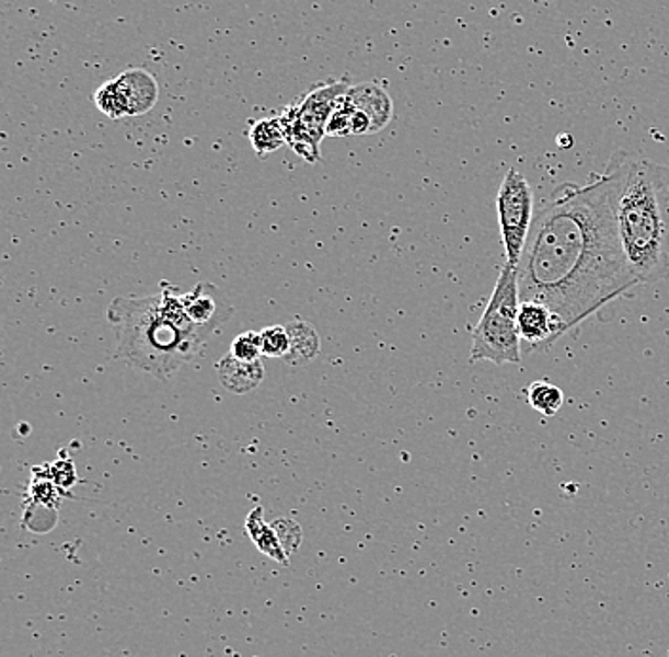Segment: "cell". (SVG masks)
Masks as SVG:
<instances>
[{
	"instance_id": "cell-1",
	"label": "cell",
	"mask_w": 669,
	"mask_h": 657,
	"mask_svg": "<svg viewBox=\"0 0 669 657\" xmlns=\"http://www.w3.org/2000/svg\"><path fill=\"white\" fill-rule=\"evenodd\" d=\"M518 279L519 299L544 304L560 338L639 286L622 251L604 175L555 191L534 217Z\"/></svg>"
},
{
	"instance_id": "cell-2",
	"label": "cell",
	"mask_w": 669,
	"mask_h": 657,
	"mask_svg": "<svg viewBox=\"0 0 669 657\" xmlns=\"http://www.w3.org/2000/svg\"><path fill=\"white\" fill-rule=\"evenodd\" d=\"M627 265L639 284L669 279V168L619 152L604 170Z\"/></svg>"
},
{
	"instance_id": "cell-3",
	"label": "cell",
	"mask_w": 669,
	"mask_h": 657,
	"mask_svg": "<svg viewBox=\"0 0 669 657\" xmlns=\"http://www.w3.org/2000/svg\"><path fill=\"white\" fill-rule=\"evenodd\" d=\"M124 361L159 379H172L200 354L211 333L191 322L183 293L164 284L154 297H116L107 308Z\"/></svg>"
},
{
	"instance_id": "cell-4",
	"label": "cell",
	"mask_w": 669,
	"mask_h": 657,
	"mask_svg": "<svg viewBox=\"0 0 669 657\" xmlns=\"http://www.w3.org/2000/svg\"><path fill=\"white\" fill-rule=\"evenodd\" d=\"M519 279L518 266L506 263L491 295L482 320L472 336L470 361H491L495 365L521 364V335H519Z\"/></svg>"
},
{
	"instance_id": "cell-5",
	"label": "cell",
	"mask_w": 669,
	"mask_h": 657,
	"mask_svg": "<svg viewBox=\"0 0 669 657\" xmlns=\"http://www.w3.org/2000/svg\"><path fill=\"white\" fill-rule=\"evenodd\" d=\"M348 88L350 84L346 80L318 84L302 97L301 103L286 108L280 116L289 147L309 164H316L322 158L320 143L327 136V122Z\"/></svg>"
},
{
	"instance_id": "cell-6",
	"label": "cell",
	"mask_w": 669,
	"mask_h": 657,
	"mask_svg": "<svg viewBox=\"0 0 669 657\" xmlns=\"http://www.w3.org/2000/svg\"><path fill=\"white\" fill-rule=\"evenodd\" d=\"M497 214L506 263L518 266L533 229L534 201L526 175L516 168L508 170L498 188Z\"/></svg>"
},
{
	"instance_id": "cell-7",
	"label": "cell",
	"mask_w": 669,
	"mask_h": 657,
	"mask_svg": "<svg viewBox=\"0 0 669 657\" xmlns=\"http://www.w3.org/2000/svg\"><path fill=\"white\" fill-rule=\"evenodd\" d=\"M183 307L191 322L211 335L229 322L234 312L229 297L214 284H198L193 291L183 293Z\"/></svg>"
},
{
	"instance_id": "cell-8",
	"label": "cell",
	"mask_w": 669,
	"mask_h": 657,
	"mask_svg": "<svg viewBox=\"0 0 669 657\" xmlns=\"http://www.w3.org/2000/svg\"><path fill=\"white\" fill-rule=\"evenodd\" d=\"M519 335L533 350H544L557 343L554 314L534 300H521L518 315Z\"/></svg>"
},
{
	"instance_id": "cell-9",
	"label": "cell",
	"mask_w": 669,
	"mask_h": 657,
	"mask_svg": "<svg viewBox=\"0 0 669 657\" xmlns=\"http://www.w3.org/2000/svg\"><path fill=\"white\" fill-rule=\"evenodd\" d=\"M116 87L123 93L128 116H143L157 107L159 84L151 72L143 69H128L115 79Z\"/></svg>"
},
{
	"instance_id": "cell-10",
	"label": "cell",
	"mask_w": 669,
	"mask_h": 657,
	"mask_svg": "<svg viewBox=\"0 0 669 657\" xmlns=\"http://www.w3.org/2000/svg\"><path fill=\"white\" fill-rule=\"evenodd\" d=\"M345 100L353 105L361 115H366L371 122L373 134L389 126L394 115V105L387 90L377 84H358L348 88Z\"/></svg>"
},
{
	"instance_id": "cell-11",
	"label": "cell",
	"mask_w": 669,
	"mask_h": 657,
	"mask_svg": "<svg viewBox=\"0 0 669 657\" xmlns=\"http://www.w3.org/2000/svg\"><path fill=\"white\" fill-rule=\"evenodd\" d=\"M217 377L229 392L247 393L259 387L265 379L263 361H240L232 354H227L219 364L216 365Z\"/></svg>"
},
{
	"instance_id": "cell-12",
	"label": "cell",
	"mask_w": 669,
	"mask_h": 657,
	"mask_svg": "<svg viewBox=\"0 0 669 657\" xmlns=\"http://www.w3.org/2000/svg\"><path fill=\"white\" fill-rule=\"evenodd\" d=\"M247 137L257 157H267L274 150L280 149L281 145L288 143L286 128L281 124L280 116L255 122L247 131Z\"/></svg>"
},
{
	"instance_id": "cell-13",
	"label": "cell",
	"mask_w": 669,
	"mask_h": 657,
	"mask_svg": "<svg viewBox=\"0 0 669 657\" xmlns=\"http://www.w3.org/2000/svg\"><path fill=\"white\" fill-rule=\"evenodd\" d=\"M288 327L289 338H291V351L286 361L291 365L310 364L316 358L320 351V336L312 325L304 322L291 323Z\"/></svg>"
},
{
	"instance_id": "cell-14",
	"label": "cell",
	"mask_w": 669,
	"mask_h": 657,
	"mask_svg": "<svg viewBox=\"0 0 669 657\" xmlns=\"http://www.w3.org/2000/svg\"><path fill=\"white\" fill-rule=\"evenodd\" d=\"M247 532L263 553H267L268 557L276 558L284 565H288L286 551L281 550L280 542L276 540L274 527H268L267 522L263 521V514H261L259 508L253 509L252 515L247 517Z\"/></svg>"
},
{
	"instance_id": "cell-15",
	"label": "cell",
	"mask_w": 669,
	"mask_h": 657,
	"mask_svg": "<svg viewBox=\"0 0 669 657\" xmlns=\"http://www.w3.org/2000/svg\"><path fill=\"white\" fill-rule=\"evenodd\" d=\"M527 401L537 413L546 416V418H552L563 407L562 388L555 387L547 380H537L531 387L527 388Z\"/></svg>"
},
{
	"instance_id": "cell-16",
	"label": "cell",
	"mask_w": 669,
	"mask_h": 657,
	"mask_svg": "<svg viewBox=\"0 0 669 657\" xmlns=\"http://www.w3.org/2000/svg\"><path fill=\"white\" fill-rule=\"evenodd\" d=\"M95 107L100 108L103 115L113 120L118 118H126L128 116V108L124 103L123 93L116 87L115 79L108 80L105 84H101L100 90L94 95Z\"/></svg>"
},
{
	"instance_id": "cell-17",
	"label": "cell",
	"mask_w": 669,
	"mask_h": 657,
	"mask_svg": "<svg viewBox=\"0 0 669 657\" xmlns=\"http://www.w3.org/2000/svg\"><path fill=\"white\" fill-rule=\"evenodd\" d=\"M291 351V338H289L286 325H274V327L261 331V354L263 358L286 359Z\"/></svg>"
},
{
	"instance_id": "cell-18",
	"label": "cell",
	"mask_w": 669,
	"mask_h": 657,
	"mask_svg": "<svg viewBox=\"0 0 669 657\" xmlns=\"http://www.w3.org/2000/svg\"><path fill=\"white\" fill-rule=\"evenodd\" d=\"M345 95L341 97L327 122V136L330 137L354 136V108L345 100Z\"/></svg>"
},
{
	"instance_id": "cell-19",
	"label": "cell",
	"mask_w": 669,
	"mask_h": 657,
	"mask_svg": "<svg viewBox=\"0 0 669 657\" xmlns=\"http://www.w3.org/2000/svg\"><path fill=\"white\" fill-rule=\"evenodd\" d=\"M234 358L240 359V361H247V364H253V361H259L263 358V354H261V333L257 331H247V333H242V335H238L234 341H232L231 351Z\"/></svg>"
},
{
	"instance_id": "cell-20",
	"label": "cell",
	"mask_w": 669,
	"mask_h": 657,
	"mask_svg": "<svg viewBox=\"0 0 669 657\" xmlns=\"http://www.w3.org/2000/svg\"><path fill=\"white\" fill-rule=\"evenodd\" d=\"M48 477L58 485V488H71L74 485V481H77V473H74L72 462L59 460V462L48 468Z\"/></svg>"
}]
</instances>
